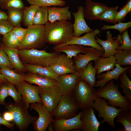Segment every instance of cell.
I'll return each mask as SVG.
<instances>
[{
	"label": "cell",
	"mask_w": 131,
	"mask_h": 131,
	"mask_svg": "<svg viewBox=\"0 0 131 131\" xmlns=\"http://www.w3.org/2000/svg\"><path fill=\"white\" fill-rule=\"evenodd\" d=\"M7 83L8 96L12 98L15 103H18L21 102L22 100V96L20 93L17 90L14 85L8 82H7Z\"/></svg>",
	"instance_id": "41"
},
{
	"label": "cell",
	"mask_w": 131,
	"mask_h": 131,
	"mask_svg": "<svg viewBox=\"0 0 131 131\" xmlns=\"http://www.w3.org/2000/svg\"><path fill=\"white\" fill-rule=\"evenodd\" d=\"M106 40L104 41L95 36L96 42L103 48L104 50L102 57L107 58L114 56L119 50L116 49L121 44L122 42V34H119L116 37L113 38L110 32L107 31L106 32Z\"/></svg>",
	"instance_id": "12"
},
{
	"label": "cell",
	"mask_w": 131,
	"mask_h": 131,
	"mask_svg": "<svg viewBox=\"0 0 131 131\" xmlns=\"http://www.w3.org/2000/svg\"><path fill=\"white\" fill-rule=\"evenodd\" d=\"M0 73L8 82L16 86L24 81L25 74L17 73L6 66L0 68Z\"/></svg>",
	"instance_id": "29"
},
{
	"label": "cell",
	"mask_w": 131,
	"mask_h": 131,
	"mask_svg": "<svg viewBox=\"0 0 131 131\" xmlns=\"http://www.w3.org/2000/svg\"><path fill=\"white\" fill-rule=\"evenodd\" d=\"M92 106L82 111L80 119L82 123V131H98L101 122H99L94 113Z\"/></svg>",
	"instance_id": "17"
},
{
	"label": "cell",
	"mask_w": 131,
	"mask_h": 131,
	"mask_svg": "<svg viewBox=\"0 0 131 131\" xmlns=\"http://www.w3.org/2000/svg\"><path fill=\"white\" fill-rule=\"evenodd\" d=\"M96 90L81 78L79 79L73 92V97L82 110L92 106L96 97Z\"/></svg>",
	"instance_id": "5"
},
{
	"label": "cell",
	"mask_w": 131,
	"mask_h": 131,
	"mask_svg": "<svg viewBox=\"0 0 131 131\" xmlns=\"http://www.w3.org/2000/svg\"><path fill=\"white\" fill-rule=\"evenodd\" d=\"M1 35L0 34V45L1 44V40L2 37H1Z\"/></svg>",
	"instance_id": "55"
},
{
	"label": "cell",
	"mask_w": 131,
	"mask_h": 131,
	"mask_svg": "<svg viewBox=\"0 0 131 131\" xmlns=\"http://www.w3.org/2000/svg\"><path fill=\"white\" fill-rule=\"evenodd\" d=\"M105 98L96 97L92 106L95 110L98 111V116L103 119L101 122L102 124L106 122L112 128H115V119L123 109L110 106L107 104Z\"/></svg>",
	"instance_id": "7"
},
{
	"label": "cell",
	"mask_w": 131,
	"mask_h": 131,
	"mask_svg": "<svg viewBox=\"0 0 131 131\" xmlns=\"http://www.w3.org/2000/svg\"><path fill=\"white\" fill-rule=\"evenodd\" d=\"M100 30L96 29L86 33L85 35L81 37L73 36L72 39L66 43L55 46L53 48H56L65 45L75 44L90 46L104 52V49L101 46L96 42L95 38V36L100 34Z\"/></svg>",
	"instance_id": "13"
},
{
	"label": "cell",
	"mask_w": 131,
	"mask_h": 131,
	"mask_svg": "<svg viewBox=\"0 0 131 131\" xmlns=\"http://www.w3.org/2000/svg\"><path fill=\"white\" fill-rule=\"evenodd\" d=\"M117 63L121 66L131 65V50H119L114 55Z\"/></svg>",
	"instance_id": "34"
},
{
	"label": "cell",
	"mask_w": 131,
	"mask_h": 131,
	"mask_svg": "<svg viewBox=\"0 0 131 131\" xmlns=\"http://www.w3.org/2000/svg\"><path fill=\"white\" fill-rule=\"evenodd\" d=\"M81 112L82 111L75 116L70 118L55 120L52 123L54 131L81 130L82 126V123L80 119Z\"/></svg>",
	"instance_id": "18"
},
{
	"label": "cell",
	"mask_w": 131,
	"mask_h": 131,
	"mask_svg": "<svg viewBox=\"0 0 131 131\" xmlns=\"http://www.w3.org/2000/svg\"><path fill=\"white\" fill-rule=\"evenodd\" d=\"M46 43L58 45L66 43L73 37L72 23L68 21H48L45 25Z\"/></svg>",
	"instance_id": "1"
},
{
	"label": "cell",
	"mask_w": 131,
	"mask_h": 131,
	"mask_svg": "<svg viewBox=\"0 0 131 131\" xmlns=\"http://www.w3.org/2000/svg\"><path fill=\"white\" fill-rule=\"evenodd\" d=\"M131 22L130 21L125 23L119 22L118 24H115L113 25H104L101 27V30L108 29H116L119 31L120 34H121L123 32L127 30L131 27Z\"/></svg>",
	"instance_id": "40"
},
{
	"label": "cell",
	"mask_w": 131,
	"mask_h": 131,
	"mask_svg": "<svg viewBox=\"0 0 131 131\" xmlns=\"http://www.w3.org/2000/svg\"><path fill=\"white\" fill-rule=\"evenodd\" d=\"M24 81L41 87H57L56 80L37 74L29 72L25 75Z\"/></svg>",
	"instance_id": "22"
},
{
	"label": "cell",
	"mask_w": 131,
	"mask_h": 131,
	"mask_svg": "<svg viewBox=\"0 0 131 131\" xmlns=\"http://www.w3.org/2000/svg\"><path fill=\"white\" fill-rule=\"evenodd\" d=\"M128 70H129L128 71H129L128 73L129 74V76L130 77V78H131V72L130 73V72H131V71H130V70H131V68H130Z\"/></svg>",
	"instance_id": "54"
},
{
	"label": "cell",
	"mask_w": 131,
	"mask_h": 131,
	"mask_svg": "<svg viewBox=\"0 0 131 131\" xmlns=\"http://www.w3.org/2000/svg\"><path fill=\"white\" fill-rule=\"evenodd\" d=\"M116 122L122 124L123 129L122 131H131V111L123 109L117 116Z\"/></svg>",
	"instance_id": "33"
},
{
	"label": "cell",
	"mask_w": 131,
	"mask_h": 131,
	"mask_svg": "<svg viewBox=\"0 0 131 131\" xmlns=\"http://www.w3.org/2000/svg\"><path fill=\"white\" fill-rule=\"evenodd\" d=\"M127 70L122 73L119 77L120 87L125 94L124 97L131 103V81L127 75Z\"/></svg>",
	"instance_id": "32"
},
{
	"label": "cell",
	"mask_w": 131,
	"mask_h": 131,
	"mask_svg": "<svg viewBox=\"0 0 131 131\" xmlns=\"http://www.w3.org/2000/svg\"><path fill=\"white\" fill-rule=\"evenodd\" d=\"M1 125H4L8 128L12 130H14L15 128V126L13 123H11L5 121L0 113V127Z\"/></svg>",
	"instance_id": "48"
},
{
	"label": "cell",
	"mask_w": 131,
	"mask_h": 131,
	"mask_svg": "<svg viewBox=\"0 0 131 131\" xmlns=\"http://www.w3.org/2000/svg\"><path fill=\"white\" fill-rule=\"evenodd\" d=\"M80 77L92 87L96 85V70L92 65L91 61L89 62L84 68L77 71Z\"/></svg>",
	"instance_id": "26"
},
{
	"label": "cell",
	"mask_w": 131,
	"mask_h": 131,
	"mask_svg": "<svg viewBox=\"0 0 131 131\" xmlns=\"http://www.w3.org/2000/svg\"><path fill=\"white\" fill-rule=\"evenodd\" d=\"M23 9L16 8L7 10L8 20L14 27L21 26L22 23Z\"/></svg>",
	"instance_id": "31"
},
{
	"label": "cell",
	"mask_w": 131,
	"mask_h": 131,
	"mask_svg": "<svg viewBox=\"0 0 131 131\" xmlns=\"http://www.w3.org/2000/svg\"><path fill=\"white\" fill-rule=\"evenodd\" d=\"M122 41L121 45L116 49L117 50H131V40L127 30L122 33Z\"/></svg>",
	"instance_id": "42"
},
{
	"label": "cell",
	"mask_w": 131,
	"mask_h": 131,
	"mask_svg": "<svg viewBox=\"0 0 131 131\" xmlns=\"http://www.w3.org/2000/svg\"><path fill=\"white\" fill-rule=\"evenodd\" d=\"M7 14L5 12L0 9V20H8Z\"/></svg>",
	"instance_id": "50"
},
{
	"label": "cell",
	"mask_w": 131,
	"mask_h": 131,
	"mask_svg": "<svg viewBox=\"0 0 131 131\" xmlns=\"http://www.w3.org/2000/svg\"><path fill=\"white\" fill-rule=\"evenodd\" d=\"M118 7V6L109 7L100 16L98 19L114 24V19Z\"/></svg>",
	"instance_id": "39"
},
{
	"label": "cell",
	"mask_w": 131,
	"mask_h": 131,
	"mask_svg": "<svg viewBox=\"0 0 131 131\" xmlns=\"http://www.w3.org/2000/svg\"><path fill=\"white\" fill-rule=\"evenodd\" d=\"M93 61L97 75L102 72L114 69L117 63L114 56L107 58L101 57Z\"/></svg>",
	"instance_id": "24"
},
{
	"label": "cell",
	"mask_w": 131,
	"mask_h": 131,
	"mask_svg": "<svg viewBox=\"0 0 131 131\" xmlns=\"http://www.w3.org/2000/svg\"><path fill=\"white\" fill-rule=\"evenodd\" d=\"M104 52L92 47H87L86 52L79 53L74 57V63L76 71L85 68L89 63L101 57Z\"/></svg>",
	"instance_id": "15"
},
{
	"label": "cell",
	"mask_w": 131,
	"mask_h": 131,
	"mask_svg": "<svg viewBox=\"0 0 131 131\" xmlns=\"http://www.w3.org/2000/svg\"><path fill=\"white\" fill-rule=\"evenodd\" d=\"M49 21L53 22L56 21H70L72 19L71 11L69 10L70 7H47Z\"/></svg>",
	"instance_id": "23"
},
{
	"label": "cell",
	"mask_w": 131,
	"mask_h": 131,
	"mask_svg": "<svg viewBox=\"0 0 131 131\" xmlns=\"http://www.w3.org/2000/svg\"><path fill=\"white\" fill-rule=\"evenodd\" d=\"M80 78L77 72L73 74L59 75L57 87L62 95L72 96L76 85Z\"/></svg>",
	"instance_id": "14"
},
{
	"label": "cell",
	"mask_w": 131,
	"mask_h": 131,
	"mask_svg": "<svg viewBox=\"0 0 131 131\" xmlns=\"http://www.w3.org/2000/svg\"><path fill=\"white\" fill-rule=\"evenodd\" d=\"M131 67V66H128L123 67L116 63L115 68L112 70L108 71L106 73H101L97 75L96 78L99 80L96 81V86L101 87L110 80L114 79L118 80L120 75L125 71L128 70Z\"/></svg>",
	"instance_id": "21"
},
{
	"label": "cell",
	"mask_w": 131,
	"mask_h": 131,
	"mask_svg": "<svg viewBox=\"0 0 131 131\" xmlns=\"http://www.w3.org/2000/svg\"><path fill=\"white\" fill-rule=\"evenodd\" d=\"M2 117L6 121L10 123L13 122V115L11 112L7 110L3 113Z\"/></svg>",
	"instance_id": "49"
},
{
	"label": "cell",
	"mask_w": 131,
	"mask_h": 131,
	"mask_svg": "<svg viewBox=\"0 0 131 131\" xmlns=\"http://www.w3.org/2000/svg\"><path fill=\"white\" fill-rule=\"evenodd\" d=\"M80 109L72 96L62 95L52 114L55 120L68 119L76 116Z\"/></svg>",
	"instance_id": "8"
},
{
	"label": "cell",
	"mask_w": 131,
	"mask_h": 131,
	"mask_svg": "<svg viewBox=\"0 0 131 131\" xmlns=\"http://www.w3.org/2000/svg\"><path fill=\"white\" fill-rule=\"evenodd\" d=\"M46 43L44 25H33L27 28L26 35L17 49L19 50L38 49L44 46Z\"/></svg>",
	"instance_id": "6"
},
{
	"label": "cell",
	"mask_w": 131,
	"mask_h": 131,
	"mask_svg": "<svg viewBox=\"0 0 131 131\" xmlns=\"http://www.w3.org/2000/svg\"><path fill=\"white\" fill-rule=\"evenodd\" d=\"M3 66L8 67L12 70L14 68L1 45H0V68Z\"/></svg>",
	"instance_id": "44"
},
{
	"label": "cell",
	"mask_w": 131,
	"mask_h": 131,
	"mask_svg": "<svg viewBox=\"0 0 131 131\" xmlns=\"http://www.w3.org/2000/svg\"></svg>",
	"instance_id": "57"
},
{
	"label": "cell",
	"mask_w": 131,
	"mask_h": 131,
	"mask_svg": "<svg viewBox=\"0 0 131 131\" xmlns=\"http://www.w3.org/2000/svg\"><path fill=\"white\" fill-rule=\"evenodd\" d=\"M12 65L16 71L20 72L25 70L24 64L20 60L18 55L19 50L17 48H11L1 44Z\"/></svg>",
	"instance_id": "25"
},
{
	"label": "cell",
	"mask_w": 131,
	"mask_h": 131,
	"mask_svg": "<svg viewBox=\"0 0 131 131\" xmlns=\"http://www.w3.org/2000/svg\"><path fill=\"white\" fill-rule=\"evenodd\" d=\"M125 5L128 13H130L131 11V0H127Z\"/></svg>",
	"instance_id": "51"
},
{
	"label": "cell",
	"mask_w": 131,
	"mask_h": 131,
	"mask_svg": "<svg viewBox=\"0 0 131 131\" xmlns=\"http://www.w3.org/2000/svg\"><path fill=\"white\" fill-rule=\"evenodd\" d=\"M39 7L31 5L28 7H25L23 9L22 23L24 25L28 27L33 25L34 18Z\"/></svg>",
	"instance_id": "30"
},
{
	"label": "cell",
	"mask_w": 131,
	"mask_h": 131,
	"mask_svg": "<svg viewBox=\"0 0 131 131\" xmlns=\"http://www.w3.org/2000/svg\"><path fill=\"white\" fill-rule=\"evenodd\" d=\"M32 109L36 111L39 116L33 123L34 129L36 131H45L49 124L55 120L52 114L42 104L34 103L30 104Z\"/></svg>",
	"instance_id": "10"
},
{
	"label": "cell",
	"mask_w": 131,
	"mask_h": 131,
	"mask_svg": "<svg viewBox=\"0 0 131 131\" xmlns=\"http://www.w3.org/2000/svg\"><path fill=\"white\" fill-rule=\"evenodd\" d=\"M31 5L39 7H49L52 6L63 7L66 4L63 0H26Z\"/></svg>",
	"instance_id": "36"
},
{
	"label": "cell",
	"mask_w": 131,
	"mask_h": 131,
	"mask_svg": "<svg viewBox=\"0 0 131 131\" xmlns=\"http://www.w3.org/2000/svg\"><path fill=\"white\" fill-rule=\"evenodd\" d=\"M3 83V82L0 81V87Z\"/></svg>",
	"instance_id": "56"
},
{
	"label": "cell",
	"mask_w": 131,
	"mask_h": 131,
	"mask_svg": "<svg viewBox=\"0 0 131 131\" xmlns=\"http://www.w3.org/2000/svg\"><path fill=\"white\" fill-rule=\"evenodd\" d=\"M83 7L79 6L77 7V11L72 13L74 19V23L73 24L74 36L80 37L83 33L93 30L89 27L85 21L83 13Z\"/></svg>",
	"instance_id": "20"
},
{
	"label": "cell",
	"mask_w": 131,
	"mask_h": 131,
	"mask_svg": "<svg viewBox=\"0 0 131 131\" xmlns=\"http://www.w3.org/2000/svg\"><path fill=\"white\" fill-rule=\"evenodd\" d=\"M22 97V101L28 109L31 103H39L42 104L39 94V87L33 85L23 81L15 86Z\"/></svg>",
	"instance_id": "11"
},
{
	"label": "cell",
	"mask_w": 131,
	"mask_h": 131,
	"mask_svg": "<svg viewBox=\"0 0 131 131\" xmlns=\"http://www.w3.org/2000/svg\"><path fill=\"white\" fill-rule=\"evenodd\" d=\"M7 82H3L0 87V105H3L6 103L5 98L8 96Z\"/></svg>",
	"instance_id": "47"
},
{
	"label": "cell",
	"mask_w": 131,
	"mask_h": 131,
	"mask_svg": "<svg viewBox=\"0 0 131 131\" xmlns=\"http://www.w3.org/2000/svg\"><path fill=\"white\" fill-rule=\"evenodd\" d=\"M26 70L29 72L46 76L57 81L58 76L56 74L49 66H41L23 64Z\"/></svg>",
	"instance_id": "27"
},
{
	"label": "cell",
	"mask_w": 131,
	"mask_h": 131,
	"mask_svg": "<svg viewBox=\"0 0 131 131\" xmlns=\"http://www.w3.org/2000/svg\"><path fill=\"white\" fill-rule=\"evenodd\" d=\"M119 86L112 80L103 87L96 90V97L107 100V104L114 106H118L124 109L131 111V103L120 92Z\"/></svg>",
	"instance_id": "2"
},
{
	"label": "cell",
	"mask_w": 131,
	"mask_h": 131,
	"mask_svg": "<svg viewBox=\"0 0 131 131\" xmlns=\"http://www.w3.org/2000/svg\"><path fill=\"white\" fill-rule=\"evenodd\" d=\"M14 27L8 20H0V34L3 35L11 32Z\"/></svg>",
	"instance_id": "43"
},
{
	"label": "cell",
	"mask_w": 131,
	"mask_h": 131,
	"mask_svg": "<svg viewBox=\"0 0 131 131\" xmlns=\"http://www.w3.org/2000/svg\"><path fill=\"white\" fill-rule=\"evenodd\" d=\"M85 6L83 8L84 18L92 20L98 19L103 13L109 7L105 4L95 2L91 0H85Z\"/></svg>",
	"instance_id": "19"
},
{
	"label": "cell",
	"mask_w": 131,
	"mask_h": 131,
	"mask_svg": "<svg viewBox=\"0 0 131 131\" xmlns=\"http://www.w3.org/2000/svg\"><path fill=\"white\" fill-rule=\"evenodd\" d=\"M0 81L3 82H8L6 80L4 77L0 73Z\"/></svg>",
	"instance_id": "53"
},
{
	"label": "cell",
	"mask_w": 131,
	"mask_h": 131,
	"mask_svg": "<svg viewBox=\"0 0 131 131\" xmlns=\"http://www.w3.org/2000/svg\"><path fill=\"white\" fill-rule=\"evenodd\" d=\"M128 13L125 5L120 9L119 11L117 12L114 19V24H116L118 22L124 20Z\"/></svg>",
	"instance_id": "46"
},
{
	"label": "cell",
	"mask_w": 131,
	"mask_h": 131,
	"mask_svg": "<svg viewBox=\"0 0 131 131\" xmlns=\"http://www.w3.org/2000/svg\"><path fill=\"white\" fill-rule=\"evenodd\" d=\"M27 28L25 29L21 26L14 27L12 32L17 37L20 43L23 40L27 33Z\"/></svg>",
	"instance_id": "45"
},
{
	"label": "cell",
	"mask_w": 131,
	"mask_h": 131,
	"mask_svg": "<svg viewBox=\"0 0 131 131\" xmlns=\"http://www.w3.org/2000/svg\"><path fill=\"white\" fill-rule=\"evenodd\" d=\"M47 129L49 131H54L52 123H51L49 124Z\"/></svg>",
	"instance_id": "52"
},
{
	"label": "cell",
	"mask_w": 131,
	"mask_h": 131,
	"mask_svg": "<svg viewBox=\"0 0 131 131\" xmlns=\"http://www.w3.org/2000/svg\"><path fill=\"white\" fill-rule=\"evenodd\" d=\"M25 7L23 0H0V7L3 9L12 8L23 9Z\"/></svg>",
	"instance_id": "38"
},
{
	"label": "cell",
	"mask_w": 131,
	"mask_h": 131,
	"mask_svg": "<svg viewBox=\"0 0 131 131\" xmlns=\"http://www.w3.org/2000/svg\"><path fill=\"white\" fill-rule=\"evenodd\" d=\"M49 66L58 76L77 72L72 58L64 54H60L55 61Z\"/></svg>",
	"instance_id": "16"
},
{
	"label": "cell",
	"mask_w": 131,
	"mask_h": 131,
	"mask_svg": "<svg viewBox=\"0 0 131 131\" xmlns=\"http://www.w3.org/2000/svg\"><path fill=\"white\" fill-rule=\"evenodd\" d=\"M3 106L7 110L12 113L13 123L20 131H27L29 126L38 118L29 114L22 100L18 103H5Z\"/></svg>",
	"instance_id": "4"
},
{
	"label": "cell",
	"mask_w": 131,
	"mask_h": 131,
	"mask_svg": "<svg viewBox=\"0 0 131 131\" xmlns=\"http://www.w3.org/2000/svg\"><path fill=\"white\" fill-rule=\"evenodd\" d=\"M87 48V47L83 45L70 44L56 48H53V49L55 51L64 52L67 56L72 58L73 57H76L79 53H85Z\"/></svg>",
	"instance_id": "28"
},
{
	"label": "cell",
	"mask_w": 131,
	"mask_h": 131,
	"mask_svg": "<svg viewBox=\"0 0 131 131\" xmlns=\"http://www.w3.org/2000/svg\"><path fill=\"white\" fill-rule=\"evenodd\" d=\"M48 21L47 7H39L34 18L33 25H45Z\"/></svg>",
	"instance_id": "35"
},
{
	"label": "cell",
	"mask_w": 131,
	"mask_h": 131,
	"mask_svg": "<svg viewBox=\"0 0 131 131\" xmlns=\"http://www.w3.org/2000/svg\"><path fill=\"white\" fill-rule=\"evenodd\" d=\"M20 44L17 37L12 31L3 35L1 44L5 46L17 48Z\"/></svg>",
	"instance_id": "37"
},
{
	"label": "cell",
	"mask_w": 131,
	"mask_h": 131,
	"mask_svg": "<svg viewBox=\"0 0 131 131\" xmlns=\"http://www.w3.org/2000/svg\"><path fill=\"white\" fill-rule=\"evenodd\" d=\"M39 94L42 104L52 114L62 95L58 88L57 87H39Z\"/></svg>",
	"instance_id": "9"
},
{
	"label": "cell",
	"mask_w": 131,
	"mask_h": 131,
	"mask_svg": "<svg viewBox=\"0 0 131 131\" xmlns=\"http://www.w3.org/2000/svg\"><path fill=\"white\" fill-rule=\"evenodd\" d=\"M60 54L54 51L49 53L44 50L32 49L19 50L20 59L23 64L46 67L54 63Z\"/></svg>",
	"instance_id": "3"
}]
</instances>
